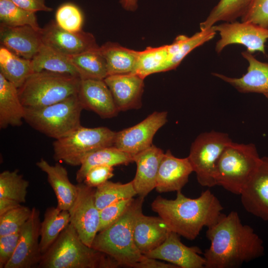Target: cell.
<instances>
[{
    "mask_svg": "<svg viewBox=\"0 0 268 268\" xmlns=\"http://www.w3.org/2000/svg\"><path fill=\"white\" fill-rule=\"evenodd\" d=\"M18 6L33 12H50L53 9L45 3V0H10Z\"/></svg>",
    "mask_w": 268,
    "mask_h": 268,
    "instance_id": "44",
    "label": "cell"
},
{
    "mask_svg": "<svg viewBox=\"0 0 268 268\" xmlns=\"http://www.w3.org/2000/svg\"><path fill=\"white\" fill-rule=\"evenodd\" d=\"M193 172L187 157L174 156L170 150L164 153L158 169L155 189L158 193L181 191Z\"/></svg>",
    "mask_w": 268,
    "mask_h": 268,
    "instance_id": "20",
    "label": "cell"
},
{
    "mask_svg": "<svg viewBox=\"0 0 268 268\" xmlns=\"http://www.w3.org/2000/svg\"><path fill=\"white\" fill-rule=\"evenodd\" d=\"M241 19L268 28V0H253Z\"/></svg>",
    "mask_w": 268,
    "mask_h": 268,
    "instance_id": "41",
    "label": "cell"
},
{
    "mask_svg": "<svg viewBox=\"0 0 268 268\" xmlns=\"http://www.w3.org/2000/svg\"><path fill=\"white\" fill-rule=\"evenodd\" d=\"M110 257L86 245L71 223L43 254L39 268H115Z\"/></svg>",
    "mask_w": 268,
    "mask_h": 268,
    "instance_id": "3",
    "label": "cell"
},
{
    "mask_svg": "<svg viewBox=\"0 0 268 268\" xmlns=\"http://www.w3.org/2000/svg\"><path fill=\"white\" fill-rule=\"evenodd\" d=\"M144 198L138 196L123 215L112 225L99 232L92 247L114 259L119 267L133 268L143 255L134 238V228L138 215L142 212Z\"/></svg>",
    "mask_w": 268,
    "mask_h": 268,
    "instance_id": "4",
    "label": "cell"
},
{
    "mask_svg": "<svg viewBox=\"0 0 268 268\" xmlns=\"http://www.w3.org/2000/svg\"><path fill=\"white\" fill-rule=\"evenodd\" d=\"M170 231L160 216H146L142 212L134 223V238L138 250L144 255L161 245Z\"/></svg>",
    "mask_w": 268,
    "mask_h": 268,
    "instance_id": "23",
    "label": "cell"
},
{
    "mask_svg": "<svg viewBox=\"0 0 268 268\" xmlns=\"http://www.w3.org/2000/svg\"><path fill=\"white\" fill-rule=\"evenodd\" d=\"M163 151L154 145L133 156L136 171L132 181L136 194L145 198L155 189L159 167Z\"/></svg>",
    "mask_w": 268,
    "mask_h": 268,
    "instance_id": "21",
    "label": "cell"
},
{
    "mask_svg": "<svg viewBox=\"0 0 268 268\" xmlns=\"http://www.w3.org/2000/svg\"><path fill=\"white\" fill-rule=\"evenodd\" d=\"M231 141L227 134L211 131L200 134L192 143L188 158L201 186H216V162Z\"/></svg>",
    "mask_w": 268,
    "mask_h": 268,
    "instance_id": "9",
    "label": "cell"
},
{
    "mask_svg": "<svg viewBox=\"0 0 268 268\" xmlns=\"http://www.w3.org/2000/svg\"><path fill=\"white\" fill-rule=\"evenodd\" d=\"M25 107L18 88L0 74V128L19 127L23 123Z\"/></svg>",
    "mask_w": 268,
    "mask_h": 268,
    "instance_id": "25",
    "label": "cell"
},
{
    "mask_svg": "<svg viewBox=\"0 0 268 268\" xmlns=\"http://www.w3.org/2000/svg\"><path fill=\"white\" fill-rule=\"evenodd\" d=\"M132 181L125 184L109 180L96 188L95 201L101 210L117 201L134 198L136 195Z\"/></svg>",
    "mask_w": 268,
    "mask_h": 268,
    "instance_id": "35",
    "label": "cell"
},
{
    "mask_svg": "<svg viewBox=\"0 0 268 268\" xmlns=\"http://www.w3.org/2000/svg\"><path fill=\"white\" fill-rule=\"evenodd\" d=\"M31 213L32 208L20 205L0 215V236L20 231Z\"/></svg>",
    "mask_w": 268,
    "mask_h": 268,
    "instance_id": "39",
    "label": "cell"
},
{
    "mask_svg": "<svg viewBox=\"0 0 268 268\" xmlns=\"http://www.w3.org/2000/svg\"><path fill=\"white\" fill-rule=\"evenodd\" d=\"M70 58L81 79L104 80L108 76L106 61L99 48L71 56Z\"/></svg>",
    "mask_w": 268,
    "mask_h": 268,
    "instance_id": "32",
    "label": "cell"
},
{
    "mask_svg": "<svg viewBox=\"0 0 268 268\" xmlns=\"http://www.w3.org/2000/svg\"><path fill=\"white\" fill-rule=\"evenodd\" d=\"M76 199L68 210L70 223L75 229L81 240L92 247L93 241L98 233L100 210L95 201L94 188L84 183H78Z\"/></svg>",
    "mask_w": 268,
    "mask_h": 268,
    "instance_id": "10",
    "label": "cell"
},
{
    "mask_svg": "<svg viewBox=\"0 0 268 268\" xmlns=\"http://www.w3.org/2000/svg\"><path fill=\"white\" fill-rule=\"evenodd\" d=\"M240 195L247 212L268 221V157H261L258 168Z\"/></svg>",
    "mask_w": 268,
    "mask_h": 268,
    "instance_id": "16",
    "label": "cell"
},
{
    "mask_svg": "<svg viewBox=\"0 0 268 268\" xmlns=\"http://www.w3.org/2000/svg\"><path fill=\"white\" fill-rule=\"evenodd\" d=\"M83 109L76 94L50 105L25 107L24 120L35 130L58 139L81 126Z\"/></svg>",
    "mask_w": 268,
    "mask_h": 268,
    "instance_id": "6",
    "label": "cell"
},
{
    "mask_svg": "<svg viewBox=\"0 0 268 268\" xmlns=\"http://www.w3.org/2000/svg\"><path fill=\"white\" fill-rule=\"evenodd\" d=\"M165 111L154 112L137 124L116 133L113 146L133 156L152 145L153 137L167 121Z\"/></svg>",
    "mask_w": 268,
    "mask_h": 268,
    "instance_id": "12",
    "label": "cell"
},
{
    "mask_svg": "<svg viewBox=\"0 0 268 268\" xmlns=\"http://www.w3.org/2000/svg\"><path fill=\"white\" fill-rule=\"evenodd\" d=\"M241 55L249 64L247 72L242 77H231L218 73L212 74L241 93L268 94V63L259 61L247 51Z\"/></svg>",
    "mask_w": 268,
    "mask_h": 268,
    "instance_id": "22",
    "label": "cell"
},
{
    "mask_svg": "<svg viewBox=\"0 0 268 268\" xmlns=\"http://www.w3.org/2000/svg\"><path fill=\"white\" fill-rule=\"evenodd\" d=\"M41 30H37L29 25H0L1 46L21 58L31 60L43 44Z\"/></svg>",
    "mask_w": 268,
    "mask_h": 268,
    "instance_id": "19",
    "label": "cell"
},
{
    "mask_svg": "<svg viewBox=\"0 0 268 268\" xmlns=\"http://www.w3.org/2000/svg\"><path fill=\"white\" fill-rule=\"evenodd\" d=\"M168 71L167 45L148 47L139 55L134 71L143 78L153 73Z\"/></svg>",
    "mask_w": 268,
    "mask_h": 268,
    "instance_id": "34",
    "label": "cell"
},
{
    "mask_svg": "<svg viewBox=\"0 0 268 268\" xmlns=\"http://www.w3.org/2000/svg\"><path fill=\"white\" fill-rule=\"evenodd\" d=\"M261 159L254 144L230 142L216 162V185L240 195L256 171Z\"/></svg>",
    "mask_w": 268,
    "mask_h": 268,
    "instance_id": "5",
    "label": "cell"
},
{
    "mask_svg": "<svg viewBox=\"0 0 268 268\" xmlns=\"http://www.w3.org/2000/svg\"><path fill=\"white\" fill-rule=\"evenodd\" d=\"M219 32L220 39L216 42L215 51L220 53L226 46L241 44L251 53L256 51L266 54L265 43L268 39V28L249 21L225 22L214 25Z\"/></svg>",
    "mask_w": 268,
    "mask_h": 268,
    "instance_id": "11",
    "label": "cell"
},
{
    "mask_svg": "<svg viewBox=\"0 0 268 268\" xmlns=\"http://www.w3.org/2000/svg\"><path fill=\"white\" fill-rule=\"evenodd\" d=\"M77 96L83 109L92 111L102 118L114 117L119 112L104 80L81 79Z\"/></svg>",
    "mask_w": 268,
    "mask_h": 268,
    "instance_id": "17",
    "label": "cell"
},
{
    "mask_svg": "<svg viewBox=\"0 0 268 268\" xmlns=\"http://www.w3.org/2000/svg\"><path fill=\"white\" fill-rule=\"evenodd\" d=\"M253 0H219L206 19L200 25L201 30L213 26L219 21L233 22L247 11Z\"/></svg>",
    "mask_w": 268,
    "mask_h": 268,
    "instance_id": "33",
    "label": "cell"
},
{
    "mask_svg": "<svg viewBox=\"0 0 268 268\" xmlns=\"http://www.w3.org/2000/svg\"><path fill=\"white\" fill-rule=\"evenodd\" d=\"M33 73L30 60L21 58L6 48H0V74L19 88Z\"/></svg>",
    "mask_w": 268,
    "mask_h": 268,
    "instance_id": "31",
    "label": "cell"
},
{
    "mask_svg": "<svg viewBox=\"0 0 268 268\" xmlns=\"http://www.w3.org/2000/svg\"><path fill=\"white\" fill-rule=\"evenodd\" d=\"M21 230L10 234L0 236V268H4L17 248Z\"/></svg>",
    "mask_w": 268,
    "mask_h": 268,
    "instance_id": "43",
    "label": "cell"
},
{
    "mask_svg": "<svg viewBox=\"0 0 268 268\" xmlns=\"http://www.w3.org/2000/svg\"><path fill=\"white\" fill-rule=\"evenodd\" d=\"M29 182L16 169L0 174V198L14 200L20 203L26 201Z\"/></svg>",
    "mask_w": 268,
    "mask_h": 268,
    "instance_id": "37",
    "label": "cell"
},
{
    "mask_svg": "<svg viewBox=\"0 0 268 268\" xmlns=\"http://www.w3.org/2000/svg\"><path fill=\"white\" fill-rule=\"evenodd\" d=\"M134 198L114 202L100 210V223L98 232L115 223L125 212Z\"/></svg>",
    "mask_w": 268,
    "mask_h": 268,
    "instance_id": "40",
    "label": "cell"
},
{
    "mask_svg": "<svg viewBox=\"0 0 268 268\" xmlns=\"http://www.w3.org/2000/svg\"><path fill=\"white\" fill-rule=\"evenodd\" d=\"M80 79L47 71L34 72L18 88V94L25 107L46 106L76 94Z\"/></svg>",
    "mask_w": 268,
    "mask_h": 268,
    "instance_id": "7",
    "label": "cell"
},
{
    "mask_svg": "<svg viewBox=\"0 0 268 268\" xmlns=\"http://www.w3.org/2000/svg\"><path fill=\"white\" fill-rule=\"evenodd\" d=\"M157 213L171 231L188 240H194L204 227L215 224L224 214L218 199L209 190L197 198L186 197L177 192L174 200L157 196L151 203Z\"/></svg>",
    "mask_w": 268,
    "mask_h": 268,
    "instance_id": "2",
    "label": "cell"
},
{
    "mask_svg": "<svg viewBox=\"0 0 268 268\" xmlns=\"http://www.w3.org/2000/svg\"><path fill=\"white\" fill-rule=\"evenodd\" d=\"M113 171V166H94L88 171L83 183L90 187L96 188L114 176Z\"/></svg>",
    "mask_w": 268,
    "mask_h": 268,
    "instance_id": "42",
    "label": "cell"
},
{
    "mask_svg": "<svg viewBox=\"0 0 268 268\" xmlns=\"http://www.w3.org/2000/svg\"><path fill=\"white\" fill-rule=\"evenodd\" d=\"M216 33L212 26L200 30L191 37L178 36L171 44L167 45L168 70L176 68L191 52L213 39Z\"/></svg>",
    "mask_w": 268,
    "mask_h": 268,
    "instance_id": "27",
    "label": "cell"
},
{
    "mask_svg": "<svg viewBox=\"0 0 268 268\" xmlns=\"http://www.w3.org/2000/svg\"><path fill=\"white\" fill-rule=\"evenodd\" d=\"M44 45L68 57L99 48L94 36L81 30L77 32L65 30L51 22L41 30Z\"/></svg>",
    "mask_w": 268,
    "mask_h": 268,
    "instance_id": "14",
    "label": "cell"
},
{
    "mask_svg": "<svg viewBox=\"0 0 268 268\" xmlns=\"http://www.w3.org/2000/svg\"><path fill=\"white\" fill-rule=\"evenodd\" d=\"M70 223L68 210L51 206L47 208L40 225V247L44 254Z\"/></svg>",
    "mask_w": 268,
    "mask_h": 268,
    "instance_id": "30",
    "label": "cell"
},
{
    "mask_svg": "<svg viewBox=\"0 0 268 268\" xmlns=\"http://www.w3.org/2000/svg\"><path fill=\"white\" fill-rule=\"evenodd\" d=\"M265 97L268 99V94H266L264 95Z\"/></svg>",
    "mask_w": 268,
    "mask_h": 268,
    "instance_id": "48",
    "label": "cell"
},
{
    "mask_svg": "<svg viewBox=\"0 0 268 268\" xmlns=\"http://www.w3.org/2000/svg\"><path fill=\"white\" fill-rule=\"evenodd\" d=\"M133 268H179L176 266L167 262H161L158 259L148 258L144 255L142 259L136 263Z\"/></svg>",
    "mask_w": 268,
    "mask_h": 268,
    "instance_id": "45",
    "label": "cell"
},
{
    "mask_svg": "<svg viewBox=\"0 0 268 268\" xmlns=\"http://www.w3.org/2000/svg\"><path fill=\"white\" fill-rule=\"evenodd\" d=\"M36 165L47 174L48 183L57 198V206L68 210L76 199L78 188L69 181L66 168L58 163L51 165L43 158L37 162Z\"/></svg>",
    "mask_w": 268,
    "mask_h": 268,
    "instance_id": "24",
    "label": "cell"
},
{
    "mask_svg": "<svg viewBox=\"0 0 268 268\" xmlns=\"http://www.w3.org/2000/svg\"><path fill=\"white\" fill-rule=\"evenodd\" d=\"M119 111L141 106L144 78L134 73L108 75L104 79Z\"/></svg>",
    "mask_w": 268,
    "mask_h": 268,
    "instance_id": "18",
    "label": "cell"
},
{
    "mask_svg": "<svg viewBox=\"0 0 268 268\" xmlns=\"http://www.w3.org/2000/svg\"><path fill=\"white\" fill-rule=\"evenodd\" d=\"M40 211L32 208L30 217L21 229L16 250L4 268H31L38 266L42 254L40 247Z\"/></svg>",
    "mask_w": 268,
    "mask_h": 268,
    "instance_id": "13",
    "label": "cell"
},
{
    "mask_svg": "<svg viewBox=\"0 0 268 268\" xmlns=\"http://www.w3.org/2000/svg\"><path fill=\"white\" fill-rule=\"evenodd\" d=\"M31 61L33 73L47 71L80 78L78 72L72 63L70 57L44 44Z\"/></svg>",
    "mask_w": 268,
    "mask_h": 268,
    "instance_id": "28",
    "label": "cell"
},
{
    "mask_svg": "<svg viewBox=\"0 0 268 268\" xmlns=\"http://www.w3.org/2000/svg\"><path fill=\"white\" fill-rule=\"evenodd\" d=\"M116 133L107 127L88 128L80 126L53 142L54 158L68 165L79 166L89 153L113 146Z\"/></svg>",
    "mask_w": 268,
    "mask_h": 268,
    "instance_id": "8",
    "label": "cell"
},
{
    "mask_svg": "<svg viewBox=\"0 0 268 268\" xmlns=\"http://www.w3.org/2000/svg\"><path fill=\"white\" fill-rule=\"evenodd\" d=\"M56 23L61 28L69 32L82 30L83 21L80 9L71 3H65L57 9L55 15Z\"/></svg>",
    "mask_w": 268,
    "mask_h": 268,
    "instance_id": "38",
    "label": "cell"
},
{
    "mask_svg": "<svg viewBox=\"0 0 268 268\" xmlns=\"http://www.w3.org/2000/svg\"><path fill=\"white\" fill-rule=\"evenodd\" d=\"M99 50L106 61L108 75L134 72L139 51L111 42L100 47Z\"/></svg>",
    "mask_w": 268,
    "mask_h": 268,
    "instance_id": "26",
    "label": "cell"
},
{
    "mask_svg": "<svg viewBox=\"0 0 268 268\" xmlns=\"http://www.w3.org/2000/svg\"><path fill=\"white\" fill-rule=\"evenodd\" d=\"M0 25L15 27L29 25L40 31L35 12L24 9L10 0H0Z\"/></svg>",
    "mask_w": 268,
    "mask_h": 268,
    "instance_id": "36",
    "label": "cell"
},
{
    "mask_svg": "<svg viewBox=\"0 0 268 268\" xmlns=\"http://www.w3.org/2000/svg\"><path fill=\"white\" fill-rule=\"evenodd\" d=\"M122 7L126 10L134 11L138 6L137 0H120Z\"/></svg>",
    "mask_w": 268,
    "mask_h": 268,
    "instance_id": "47",
    "label": "cell"
},
{
    "mask_svg": "<svg viewBox=\"0 0 268 268\" xmlns=\"http://www.w3.org/2000/svg\"><path fill=\"white\" fill-rule=\"evenodd\" d=\"M134 162L133 156L114 146L105 147L87 154L82 160L76 174L78 183H82L88 171L92 167L101 165L115 166L128 165Z\"/></svg>",
    "mask_w": 268,
    "mask_h": 268,
    "instance_id": "29",
    "label": "cell"
},
{
    "mask_svg": "<svg viewBox=\"0 0 268 268\" xmlns=\"http://www.w3.org/2000/svg\"><path fill=\"white\" fill-rule=\"evenodd\" d=\"M201 254L199 247L185 245L179 234L170 231L161 245L144 255L172 264L179 268H204L205 261Z\"/></svg>",
    "mask_w": 268,
    "mask_h": 268,
    "instance_id": "15",
    "label": "cell"
},
{
    "mask_svg": "<svg viewBox=\"0 0 268 268\" xmlns=\"http://www.w3.org/2000/svg\"><path fill=\"white\" fill-rule=\"evenodd\" d=\"M206 236L210 245L203 254L205 268H238L264 254L262 239L236 211L224 214L207 228Z\"/></svg>",
    "mask_w": 268,
    "mask_h": 268,
    "instance_id": "1",
    "label": "cell"
},
{
    "mask_svg": "<svg viewBox=\"0 0 268 268\" xmlns=\"http://www.w3.org/2000/svg\"><path fill=\"white\" fill-rule=\"evenodd\" d=\"M21 203L11 199L0 198V215L20 206Z\"/></svg>",
    "mask_w": 268,
    "mask_h": 268,
    "instance_id": "46",
    "label": "cell"
}]
</instances>
